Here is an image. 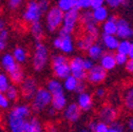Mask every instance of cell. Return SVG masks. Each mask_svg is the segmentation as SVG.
Listing matches in <instances>:
<instances>
[{
    "label": "cell",
    "mask_w": 133,
    "mask_h": 132,
    "mask_svg": "<svg viewBox=\"0 0 133 132\" xmlns=\"http://www.w3.org/2000/svg\"><path fill=\"white\" fill-rule=\"evenodd\" d=\"M31 107L24 104L15 106L8 114L9 132H26V121L31 117Z\"/></svg>",
    "instance_id": "obj_1"
},
{
    "label": "cell",
    "mask_w": 133,
    "mask_h": 132,
    "mask_svg": "<svg viewBox=\"0 0 133 132\" xmlns=\"http://www.w3.org/2000/svg\"><path fill=\"white\" fill-rule=\"evenodd\" d=\"M1 65L3 70L5 71L8 77L10 78V81L13 85H20L22 80L24 79V73L20 67L13 58L12 54L6 53L1 58Z\"/></svg>",
    "instance_id": "obj_2"
},
{
    "label": "cell",
    "mask_w": 133,
    "mask_h": 132,
    "mask_svg": "<svg viewBox=\"0 0 133 132\" xmlns=\"http://www.w3.org/2000/svg\"><path fill=\"white\" fill-rule=\"evenodd\" d=\"M52 95L45 88H38L34 97L32 98L31 110L35 113H40L51 106Z\"/></svg>",
    "instance_id": "obj_3"
},
{
    "label": "cell",
    "mask_w": 133,
    "mask_h": 132,
    "mask_svg": "<svg viewBox=\"0 0 133 132\" xmlns=\"http://www.w3.org/2000/svg\"><path fill=\"white\" fill-rule=\"evenodd\" d=\"M49 61V50L42 41H36L33 54V68L37 72H41Z\"/></svg>",
    "instance_id": "obj_4"
},
{
    "label": "cell",
    "mask_w": 133,
    "mask_h": 132,
    "mask_svg": "<svg viewBox=\"0 0 133 132\" xmlns=\"http://www.w3.org/2000/svg\"><path fill=\"white\" fill-rule=\"evenodd\" d=\"M52 63V70L55 75V78L57 79H64L71 75L70 73V67H69V59L65 57V55H54L51 60Z\"/></svg>",
    "instance_id": "obj_5"
},
{
    "label": "cell",
    "mask_w": 133,
    "mask_h": 132,
    "mask_svg": "<svg viewBox=\"0 0 133 132\" xmlns=\"http://www.w3.org/2000/svg\"><path fill=\"white\" fill-rule=\"evenodd\" d=\"M62 19H63V13L57 6L50 8L49 11L45 13V19H44L45 30L51 33L56 32L61 28Z\"/></svg>",
    "instance_id": "obj_6"
},
{
    "label": "cell",
    "mask_w": 133,
    "mask_h": 132,
    "mask_svg": "<svg viewBox=\"0 0 133 132\" xmlns=\"http://www.w3.org/2000/svg\"><path fill=\"white\" fill-rule=\"evenodd\" d=\"M79 14L80 12L77 10H71L66 13H63V19L61 28L59 29V34L71 35L76 30L77 24L79 22Z\"/></svg>",
    "instance_id": "obj_7"
},
{
    "label": "cell",
    "mask_w": 133,
    "mask_h": 132,
    "mask_svg": "<svg viewBox=\"0 0 133 132\" xmlns=\"http://www.w3.org/2000/svg\"><path fill=\"white\" fill-rule=\"evenodd\" d=\"M43 14L44 13L40 9L38 1L30 0V1L28 2V4H26V6H25V10H24L23 14H22V19L26 23L31 24V23L40 21Z\"/></svg>",
    "instance_id": "obj_8"
},
{
    "label": "cell",
    "mask_w": 133,
    "mask_h": 132,
    "mask_svg": "<svg viewBox=\"0 0 133 132\" xmlns=\"http://www.w3.org/2000/svg\"><path fill=\"white\" fill-rule=\"evenodd\" d=\"M53 47L65 55L72 54L75 50V44L71 35L59 34V33L58 36L53 40Z\"/></svg>",
    "instance_id": "obj_9"
},
{
    "label": "cell",
    "mask_w": 133,
    "mask_h": 132,
    "mask_svg": "<svg viewBox=\"0 0 133 132\" xmlns=\"http://www.w3.org/2000/svg\"><path fill=\"white\" fill-rule=\"evenodd\" d=\"M38 89V85L35 78L33 77H24L22 82L20 84V89L19 92L22 95V97L26 101H32V98L34 97L36 91Z\"/></svg>",
    "instance_id": "obj_10"
},
{
    "label": "cell",
    "mask_w": 133,
    "mask_h": 132,
    "mask_svg": "<svg viewBox=\"0 0 133 132\" xmlns=\"http://www.w3.org/2000/svg\"><path fill=\"white\" fill-rule=\"evenodd\" d=\"M82 61H84V58L80 56H74L71 60H69L70 73L79 81H85L87 77V72L84 69Z\"/></svg>",
    "instance_id": "obj_11"
},
{
    "label": "cell",
    "mask_w": 133,
    "mask_h": 132,
    "mask_svg": "<svg viewBox=\"0 0 133 132\" xmlns=\"http://www.w3.org/2000/svg\"><path fill=\"white\" fill-rule=\"evenodd\" d=\"M118 110L112 105H104L98 111V118L99 122L105 123L107 125L112 124L113 122L117 121L118 117Z\"/></svg>",
    "instance_id": "obj_12"
},
{
    "label": "cell",
    "mask_w": 133,
    "mask_h": 132,
    "mask_svg": "<svg viewBox=\"0 0 133 132\" xmlns=\"http://www.w3.org/2000/svg\"><path fill=\"white\" fill-rule=\"evenodd\" d=\"M107 78V72L99 64H94V67L87 72L86 80L92 85H101Z\"/></svg>",
    "instance_id": "obj_13"
},
{
    "label": "cell",
    "mask_w": 133,
    "mask_h": 132,
    "mask_svg": "<svg viewBox=\"0 0 133 132\" xmlns=\"http://www.w3.org/2000/svg\"><path fill=\"white\" fill-rule=\"evenodd\" d=\"M115 36L121 40H130L133 37V28L124 18H117V30Z\"/></svg>",
    "instance_id": "obj_14"
},
{
    "label": "cell",
    "mask_w": 133,
    "mask_h": 132,
    "mask_svg": "<svg viewBox=\"0 0 133 132\" xmlns=\"http://www.w3.org/2000/svg\"><path fill=\"white\" fill-rule=\"evenodd\" d=\"M63 118L71 124H74L78 122V120L81 116V110L77 106L76 103H70L65 106V108L62 110Z\"/></svg>",
    "instance_id": "obj_15"
},
{
    "label": "cell",
    "mask_w": 133,
    "mask_h": 132,
    "mask_svg": "<svg viewBox=\"0 0 133 132\" xmlns=\"http://www.w3.org/2000/svg\"><path fill=\"white\" fill-rule=\"evenodd\" d=\"M77 106L79 107V109L84 112H88L90 111L92 108H93V105H94V101H93V96L88 93L87 91L84 92V93H80V94H77Z\"/></svg>",
    "instance_id": "obj_16"
},
{
    "label": "cell",
    "mask_w": 133,
    "mask_h": 132,
    "mask_svg": "<svg viewBox=\"0 0 133 132\" xmlns=\"http://www.w3.org/2000/svg\"><path fill=\"white\" fill-rule=\"evenodd\" d=\"M99 65L107 72V71H112L116 67L115 62V57L114 53L112 52H105L103 56L99 58Z\"/></svg>",
    "instance_id": "obj_17"
},
{
    "label": "cell",
    "mask_w": 133,
    "mask_h": 132,
    "mask_svg": "<svg viewBox=\"0 0 133 132\" xmlns=\"http://www.w3.org/2000/svg\"><path fill=\"white\" fill-rule=\"evenodd\" d=\"M102 30L105 35H115L117 30V17L114 15L109 16L108 19L103 23Z\"/></svg>",
    "instance_id": "obj_18"
},
{
    "label": "cell",
    "mask_w": 133,
    "mask_h": 132,
    "mask_svg": "<svg viewBox=\"0 0 133 132\" xmlns=\"http://www.w3.org/2000/svg\"><path fill=\"white\" fill-rule=\"evenodd\" d=\"M118 42H119V39L115 35H105V34L102 35V45L109 52L116 51Z\"/></svg>",
    "instance_id": "obj_19"
},
{
    "label": "cell",
    "mask_w": 133,
    "mask_h": 132,
    "mask_svg": "<svg viewBox=\"0 0 133 132\" xmlns=\"http://www.w3.org/2000/svg\"><path fill=\"white\" fill-rule=\"evenodd\" d=\"M68 105V100H66V96L64 95V93H60V94H56V95H52V100H51V107L54 108L57 112L62 111L65 106Z\"/></svg>",
    "instance_id": "obj_20"
},
{
    "label": "cell",
    "mask_w": 133,
    "mask_h": 132,
    "mask_svg": "<svg viewBox=\"0 0 133 132\" xmlns=\"http://www.w3.org/2000/svg\"><path fill=\"white\" fill-rule=\"evenodd\" d=\"M87 53H88V56H89L88 58H90L93 61H96V60H99V58L103 56V54L105 53V49L101 43L94 42L89 48V50L87 51Z\"/></svg>",
    "instance_id": "obj_21"
},
{
    "label": "cell",
    "mask_w": 133,
    "mask_h": 132,
    "mask_svg": "<svg viewBox=\"0 0 133 132\" xmlns=\"http://www.w3.org/2000/svg\"><path fill=\"white\" fill-rule=\"evenodd\" d=\"M92 16H93L94 21L98 24V23H104L108 19V17L110 15H109L108 9L104 5V6H101V8H97V9L92 10Z\"/></svg>",
    "instance_id": "obj_22"
},
{
    "label": "cell",
    "mask_w": 133,
    "mask_h": 132,
    "mask_svg": "<svg viewBox=\"0 0 133 132\" xmlns=\"http://www.w3.org/2000/svg\"><path fill=\"white\" fill-rule=\"evenodd\" d=\"M30 32L36 41H42V39L44 37V27L40 21L31 23Z\"/></svg>",
    "instance_id": "obj_23"
},
{
    "label": "cell",
    "mask_w": 133,
    "mask_h": 132,
    "mask_svg": "<svg viewBox=\"0 0 133 132\" xmlns=\"http://www.w3.org/2000/svg\"><path fill=\"white\" fill-rule=\"evenodd\" d=\"M51 95H56V94H60V93H64L63 87H62V82L57 79V78H53L50 79L46 82V88H45Z\"/></svg>",
    "instance_id": "obj_24"
},
{
    "label": "cell",
    "mask_w": 133,
    "mask_h": 132,
    "mask_svg": "<svg viewBox=\"0 0 133 132\" xmlns=\"http://www.w3.org/2000/svg\"><path fill=\"white\" fill-rule=\"evenodd\" d=\"M123 101H124V107L126 110L133 112V85L129 86L123 94Z\"/></svg>",
    "instance_id": "obj_25"
},
{
    "label": "cell",
    "mask_w": 133,
    "mask_h": 132,
    "mask_svg": "<svg viewBox=\"0 0 133 132\" xmlns=\"http://www.w3.org/2000/svg\"><path fill=\"white\" fill-rule=\"evenodd\" d=\"M62 13H66L71 10H78L77 6V0H58L56 5Z\"/></svg>",
    "instance_id": "obj_26"
},
{
    "label": "cell",
    "mask_w": 133,
    "mask_h": 132,
    "mask_svg": "<svg viewBox=\"0 0 133 132\" xmlns=\"http://www.w3.org/2000/svg\"><path fill=\"white\" fill-rule=\"evenodd\" d=\"M26 132H43L42 125L37 117L31 116L26 121Z\"/></svg>",
    "instance_id": "obj_27"
},
{
    "label": "cell",
    "mask_w": 133,
    "mask_h": 132,
    "mask_svg": "<svg viewBox=\"0 0 133 132\" xmlns=\"http://www.w3.org/2000/svg\"><path fill=\"white\" fill-rule=\"evenodd\" d=\"M96 42L95 39H93L92 37L88 36V35H85L84 37H80L77 42H76V48L78 49L79 51H88L89 50V48L94 43Z\"/></svg>",
    "instance_id": "obj_28"
},
{
    "label": "cell",
    "mask_w": 133,
    "mask_h": 132,
    "mask_svg": "<svg viewBox=\"0 0 133 132\" xmlns=\"http://www.w3.org/2000/svg\"><path fill=\"white\" fill-rule=\"evenodd\" d=\"M12 56H13V58L15 59V61L17 62L18 64H21V63H24L26 61V59H28V52L24 50L23 48H21V47H16L13 50Z\"/></svg>",
    "instance_id": "obj_29"
},
{
    "label": "cell",
    "mask_w": 133,
    "mask_h": 132,
    "mask_svg": "<svg viewBox=\"0 0 133 132\" xmlns=\"http://www.w3.org/2000/svg\"><path fill=\"white\" fill-rule=\"evenodd\" d=\"M84 29H85V32H86V35L92 37L93 39H97L98 36H99V29H98V25L95 21H92L90 23H87L84 25Z\"/></svg>",
    "instance_id": "obj_30"
},
{
    "label": "cell",
    "mask_w": 133,
    "mask_h": 132,
    "mask_svg": "<svg viewBox=\"0 0 133 132\" xmlns=\"http://www.w3.org/2000/svg\"><path fill=\"white\" fill-rule=\"evenodd\" d=\"M77 84H78V80L72 76V75H69L68 77H65L62 81V87H63V90L68 91V92H75V89L77 87Z\"/></svg>",
    "instance_id": "obj_31"
},
{
    "label": "cell",
    "mask_w": 133,
    "mask_h": 132,
    "mask_svg": "<svg viewBox=\"0 0 133 132\" xmlns=\"http://www.w3.org/2000/svg\"><path fill=\"white\" fill-rule=\"evenodd\" d=\"M4 94L6 95L8 100H9L10 102H16V101L18 100L19 95H20L19 88H17V87H16L15 85H11Z\"/></svg>",
    "instance_id": "obj_32"
},
{
    "label": "cell",
    "mask_w": 133,
    "mask_h": 132,
    "mask_svg": "<svg viewBox=\"0 0 133 132\" xmlns=\"http://www.w3.org/2000/svg\"><path fill=\"white\" fill-rule=\"evenodd\" d=\"M130 45H131V41L130 40H119L117 49H116V53L124 54V55L128 56L129 51H130Z\"/></svg>",
    "instance_id": "obj_33"
},
{
    "label": "cell",
    "mask_w": 133,
    "mask_h": 132,
    "mask_svg": "<svg viewBox=\"0 0 133 132\" xmlns=\"http://www.w3.org/2000/svg\"><path fill=\"white\" fill-rule=\"evenodd\" d=\"M9 37H10V33L8 29L0 32V52H3L6 49L9 44Z\"/></svg>",
    "instance_id": "obj_34"
},
{
    "label": "cell",
    "mask_w": 133,
    "mask_h": 132,
    "mask_svg": "<svg viewBox=\"0 0 133 132\" xmlns=\"http://www.w3.org/2000/svg\"><path fill=\"white\" fill-rule=\"evenodd\" d=\"M11 85L12 84H11L10 78L8 77V75L5 73L0 72V93H5Z\"/></svg>",
    "instance_id": "obj_35"
},
{
    "label": "cell",
    "mask_w": 133,
    "mask_h": 132,
    "mask_svg": "<svg viewBox=\"0 0 133 132\" xmlns=\"http://www.w3.org/2000/svg\"><path fill=\"white\" fill-rule=\"evenodd\" d=\"M79 21L82 23V24H87V23H90L92 21H94L93 19V16H92V12L87 10V11H84L81 14H79Z\"/></svg>",
    "instance_id": "obj_36"
},
{
    "label": "cell",
    "mask_w": 133,
    "mask_h": 132,
    "mask_svg": "<svg viewBox=\"0 0 133 132\" xmlns=\"http://www.w3.org/2000/svg\"><path fill=\"white\" fill-rule=\"evenodd\" d=\"M110 132H124V125L119 121H115L109 125Z\"/></svg>",
    "instance_id": "obj_37"
},
{
    "label": "cell",
    "mask_w": 133,
    "mask_h": 132,
    "mask_svg": "<svg viewBox=\"0 0 133 132\" xmlns=\"http://www.w3.org/2000/svg\"><path fill=\"white\" fill-rule=\"evenodd\" d=\"M114 57H115L116 65H125V64L127 63V61L129 60V58H128V56H127V55L119 54V53L114 54Z\"/></svg>",
    "instance_id": "obj_38"
},
{
    "label": "cell",
    "mask_w": 133,
    "mask_h": 132,
    "mask_svg": "<svg viewBox=\"0 0 133 132\" xmlns=\"http://www.w3.org/2000/svg\"><path fill=\"white\" fill-rule=\"evenodd\" d=\"M11 102L8 100V97L4 93H0V109L5 110L10 107Z\"/></svg>",
    "instance_id": "obj_39"
},
{
    "label": "cell",
    "mask_w": 133,
    "mask_h": 132,
    "mask_svg": "<svg viewBox=\"0 0 133 132\" xmlns=\"http://www.w3.org/2000/svg\"><path fill=\"white\" fill-rule=\"evenodd\" d=\"M91 2L92 0H77V6H78V10H89L91 9Z\"/></svg>",
    "instance_id": "obj_40"
},
{
    "label": "cell",
    "mask_w": 133,
    "mask_h": 132,
    "mask_svg": "<svg viewBox=\"0 0 133 132\" xmlns=\"http://www.w3.org/2000/svg\"><path fill=\"white\" fill-rule=\"evenodd\" d=\"M93 132H110L109 125H107L105 123H102V122H97L96 127H95Z\"/></svg>",
    "instance_id": "obj_41"
},
{
    "label": "cell",
    "mask_w": 133,
    "mask_h": 132,
    "mask_svg": "<svg viewBox=\"0 0 133 132\" xmlns=\"http://www.w3.org/2000/svg\"><path fill=\"white\" fill-rule=\"evenodd\" d=\"M106 95H107V91L103 87H98L95 90V93H94V96L97 98V100H103V98L106 97Z\"/></svg>",
    "instance_id": "obj_42"
},
{
    "label": "cell",
    "mask_w": 133,
    "mask_h": 132,
    "mask_svg": "<svg viewBox=\"0 0 133 132\" xmlns=\"http://www.w3.org/2000/svg\"><path fill=\"white\" fill-rule=\"evenodd\" d=\"M123 0H105V4H108L109 8L111 9H116L121 4H123Z\"/></svg>",
    "instance_id": "obj_43"
},
{
    "label": "cell",
    "mask_w": 133,
    "mask_h": 132,
    "mask_svg": "<svg viewBox=\"0 0 133 132\" xmlns=\"http://www.w3.org/2000/svg\"><path fill=\"white\" fill-rule=\"evenodd\" d=\"M94 64H95L94 61L91 60L90 58H84V61H82V65H84V69H85L86 72L90 71V70L94 67Z\"/></svg>",
    "instance_id": "obj_44"
},
{
    "label": "cell",
    "mask_w": 133,
    "mask_h": 132,
    "mask_svg": "<svg viewBox=\"0 0 133 132\" xmlns=\"http://www.w3.org/2000/svg\"><path fill=\"white\" fill-rule=\"evenodd\" d=\"M86 89H87V85L85 81H79L78 80V84H77V87L75 89V92L77 94H80V93H84L86 92Z\"/></svg>",
    "instance_id": "obj_45"
},
{
    "label": "cell",
    "mask_w": 133,
    "mask_h": 132,
    "mask_svg": "<svg viewBox=\"0 0 133 132\" xmlns=\"http://www.w3.org/2000/svg\"><path fill=\"white\" fill-rule=\"evenodd\" d=\"M23 0H9V6L11 10H17L21 3H22Z\"/></svg>",
    "instance_id": "obj_46"
},
{
    "label": "cell",
    "mask_w": 133,
    "mask_h": 132,
    "mask_svg": "<svg viewBox=\"0 0 133 132\" xmlns=\"http://www.w3.org/2000/svg\"><path fill=\"white\" fill-rule=\"evenodd\" d=\"M105 5V0H92L91 2V9H97V8H101Z\"/></svg>",
    "instance_id": "obj_47"
},
{
    "label": "cell",
    "mask_w": 133,
    "mask_h": 132,
    "mask_svg": "<svg viewBox=\"0 0 133 132\" xmlns=\"http://www.w3.org/2000/svg\"><path fill=\"white\" fill-rule=\"evenodd\" d=\"M125 67H126V71L129 74H132L133 75V59H129L127 61V63L125 64Z\"/></svg>",
    "instance_id": "obj_48"
},
{
    "label": "cell",
    "mask_w": 133,
    "mask_h": 132,
    "mask_svg": "<svg viewBox=\"0 0 133 132\" xmlns=\"http://www.w3.org/2000/svg\"><path fill=\"white\" fill-rule=\"evenodd\" d=\"M127 128L130 130V132L133 131V116H130L127 120Z\"/></svg>",
    "instance_id": "obj_49"
},
{
    "label": "cell",
    "mask_w": 133,
    "mask_h": 132,
    "mask_svg": "<svg viewBox=\"0 0 133 132\" xmlns=\"http://www.w3.org/2000/svg\"><path fill=\"white\" fill-rule=\"evenodd\" d=\"M59 130L54 125H49L45 127V132H58Z\"/></svg>",
    "instance_id": "obj_50"
},
{
    "label": "cell",
    "mask_w": 133,
    "mask_h": 132,
    "mask_svg": "<svg viewBox=\"0 0 133 132\" xmlns=\"http://www.w3.org/2000/svg\"><path fill=\"white\" fill-rule=\"evenodd\" d=\"M96 124H97V122L96 121H90L89 122V124H88V130L89 131H94V129H95V127H96Z\"/></svg>",
    "instance_id": "obj_51"
},
{
    "label": "cell",
    "mask_w": 133,
    "mask_h": 132,
    "mask_svg": "<svg viewBox=\"0 0 133 132\" xmlns=\"http://www.w3.org/2000/svg\"><path fill=\"white\" fill-rule=\"evenodd\" d=\"M48 114H49V116L53 117V116H55V115L57 114V111H56L54 108H52L51 106H50V107L48 108Z\"/></svg>",
    "instance_id": "obj_52"
},
{
    "label": "cell",
    "mask_w": 133,
    "mask_h": 132,
    "mask_svg": "<svg viewBox=\"0 0 133 132\" xmlns=\"http://www.w3.org/2000/svg\"><path fill=\"white\" fill-rule=\"evenodd\" d=\"M128 58L133 59V42H131V45H130V51H129V54H128Z\"/></svg>",
    "instance_id": "obj_53"
},
{
    "label": "cell",
    "mask_w": 133,
    "mask_h": 132,
    "mask_svg": "<svg viewBox=\"0 0 133 132\" xmlns=\"http://www.w3.org/2000/svg\"><path fill=\"white\" fill-rule=\"evenodd\" d=\"M5 29H6V28H5V22H4V20L0 19V32L3 31V30H5Z\"/></svg>",
    "instance_id": "obj_54"
},
{
    "label": "cell",
    "mask_w": 133,
    "mask_h": 132,
    "mask_svg": "<svg viewBox=\"0 0 133 132\" xmlns=\"http://www.w3.org/2000/svg\"><path fill=\"white\" fill-rule=\"evenodd\" d=\"M79 132H92V131H89L88 129H81Z\"/></svg>",
    "instance_id": "obj_55"
},
{
    "label": "cell",
    "mask_w": 133,
    "mask_h": 132,
    "mask_svg": "<svg viewBox=\"0 0 133 132\" xmlns=\"http://www.w3.org/2000/svg\"><path fill=\"white\" fill-rule=\"evenodd\" d=\"M58 132H65V131H58Z\"/></svg>",
    "instance_id": "obj_56"
},
{
    "label": "cell",
    "mask_w": 133,
    "mask_h": 132,
    "mask_svg": "<svg viewBox=\"0 0 133 132\" xmlns=\"http://www.w3.org/2000/svg\"><path fill=\"white\" fill-rule=\"evenodd\" d=\"M35 1H40V0H35Z\"/></svg>",
    "instance_id": "obj_57"
},
{
    "label": "cell",
    "mask_w": 133,
    "mask_h": 132,
    "mask_svg": "<svg viewBox=\"0 0 133 132\" xmlns=\"http://www.w3.org/2000/svg\"><path fill=\"white\" fill-rule=\"evenodd\" d=\"M123 1H124V2H125V1H127V0H123Z\"/></svg>",
    "instance_id": "obj_58"
},
{
    "label": "cell",
    "mask_w": 133,
    "mask_h": 132,
    "mask_svg": "<svg viewBox=\"0 0 133 132\" xmlns=\"http://www.w3.org/2000/svg\"><path fill=\"white\" fill-rule=\"evenodd\" d=\"M132 132H133V131H132Z\"/></svg>",
    "instance_id": "obj_59"
}]
</instances>
